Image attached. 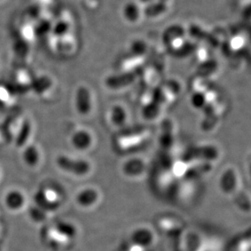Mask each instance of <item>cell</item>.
I'll use <instances>...</instances> for the list:
<instances>
[{
	"instance_id": "obj_5",
	"label": "cell",
	"mask_w": 251,
	"mask_h": 251,
	"mask_svg": "<svg viewBox=\"0 0 251 251\" xmlns=\"http://www.w3.org/2000/svg\"><path fill=\"white\" fill-rule=\"evenodd\" d=\"M167 10V6L163 2H150L148 7L145 10V14L147 15L148 17H157L159 15L164 13Z\"/></svg>"
},
{
	"instance_id": "obj_3",
	"label": "cell",
	"mask_w": 251,
	"mask_h": 251,
	"mask_svg": "<svg viewBox=\"0 0 251 251\" xmlns=\"http://www.w3.org/2000/svg\"><path fill=\"white\" fill-rule=\"evenodd\" d=\"M110 119L114 126H123L124 124L126 123V119H127L126 109L120 105L114 106L110 112Z\"/></svg>"
},
{
	"instance_id": "obj_4",
	"label": "cell",
	"mask_w": 251,
	"mask_h": 251,
	"mask_svg": "<svg viewBox=\"0 0 251 251\" xmlns=\"http://www.w3.org/2000/svg\"><path fill=\"white\" fill-rule=\"evenodd\" d=\"M124 17L129 22H136L139 19L141 9L138 5L134 2H128L123 10Z\"/></svg>"
},
{
	"instance_id": "obj_7",
	"label": "cell",
	"mask_w": 251,
	"mask_h": 251,
	"mask_svg": "<svg viewBox=\"0 0 251 251\" xmlns=\"http://www.w3.org/2000/svg\"><path fill=\"white\" fill-rule=\"evenodd\" d=\"M191 103L196 108H202L207 104L206 95L201 91H197L194 96L191 98Z\"/></svg>"
},
{
	"instance_id": "obj_2",
	"label": "cell",
	"mask_w": 251,
	"mask_h": 251,
	"mask_svg": "<svg viewBox=\"0 0 251 251\" xmlns=\"http://www.w3.org/2000/svg\"><path fill=\"white\" fill-rule=\"evenodd\" d=\"M134 78H135L134 75L130 72H128V73L120 74L117 76L107 77L106 83L109 87L117 89V88L124 87L126 85H129V83L133 82Z\"/></svg>"
},
{
	"instance_id": "obj_6",
	"label": "cell",
	"mask_w": 251,
	"mask_h": 251,
	"mask_svg": "<svg viewBox=\"0 0 251 251\" xmlns=\"http://www.w3.org/2000/svg\"><path fill=\"white\" fill-rule=\"evenodd\" d=\"M74 144L79 147H90L91 143V137L90 133H88L86 131H80L74 135Z\"/></svg>"
},
{
	"instance_id": "obj_8",
	"label": "cell",
	"mask_w": 251,
	"mask_h": 251,
	"mask_svg": "<svg viewBox=\"0 0 251 251\" xmlns=\"http://www.w3.org/2000/svg\"><path fill=\"white\" fill-rule=\"evenodd\" d=\"M145 49L146 45L142 42H136L135 43H133V52L135 55H142V53L144 52Z\"/></svg>"
},
{
	"instance_id": "obj_1",
	"label": "cell",
	"mask_w": 251,
	"mask_h": 251,
	"mask_svg": "<svg viewBox=\"0 0 251 251\" xmlns=\"http://www.w3.org/2000/svg\"><path fill=\"white\" fill-rule=\"evenodd\" d=\"M75 105L76 111L81 115H87L92 108V98L90 90L85 86L77 89L75 96Z\"/></svg>"
}]
</instances>
